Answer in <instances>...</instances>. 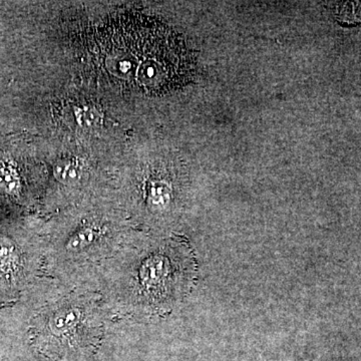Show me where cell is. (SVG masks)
I'll list each match as a JSON object with an SVG mask.
<instances>
[{
	"mask_svg": "<svg viewBox=\"0 0 361 361\" xmlns=\"http://www.w3.org/2000/svg\"><path fill=\"white\" fill-rule=\"evenodd\" d=\"M96 304L71 296L42 315L37 339L40 348L54 357L80 358L96 345L99 334Z\"/></svg>",
	"mask_w": 361,
	"mask_h": 361,
	"instance_id": "cell-3",
	"label": "cell"
},
{
	"mask_svg": "<svg viewBox=\"0 0 361 361\" xmlns=\"http://www.w3.org/2000/svg\"><path fill=\"white\" fill-rule=\"evenodd\" d=\"M87 49L89 70L118 89L161 96L188 84L195 73L193 54L182 37L152 18H111Z\"/></svg>",
	"mask_w": 361,
	"mask_h": 361,
	"instance_id": "cell-1",
	"label": "cell"
},
{
	"mask_svg": "<svg viewBox=\"0 0 361 361\" xmlns=\"http://www.w3.org/2000/svg\"><path fill=\"white\" fill-rule=\"evenodd\" d=\"M54 176L56 180L66 186H75L82 182L84 171L78 161L73 159L61 160L54 165Z\"/></svg>",
	"mask_w": 361,
	"mask_h": 361,
	"instance_id": "cell-6",
	"label": "cell"
},
{
	"mask_svg": "<svg viewBox=\"0 0 361 361\" xmlns=\"http://www.w3.org/2000/svg\"><path fill=\"white\" fill-rule=\"evenodd\" d=\"M25 268L23 255L18 245L7 239H0V276L8 283L16 281Z\"/></svg>",
	"mask_w": 361,
	"mask_h": 361,
	"instance_id": "cell-5",
	"label": "cell"
},
{
	"mask_svg": "<svg viewBox=\"0 0 361 361\" xmlns=\"http://www.w3.org/2000/svg\"><path fill=\"white\" fill-rule=\"evenodd\" d=\"M122 243V231L111 221L89 218L54 237L47 246V260L54 272L71 277L108 262Z\"/></svg>",
	"mask_w": 361,
	"mask_h": 361,
	"instance_id": "cell-4",
	"label": "cell"
},
{
	"mask_svg": "<svg viewBox=\"0 0 361 361\" xmlns=\"http://www.w3.org/2000/svg\"><path fill=\"white\" fill-rule=\"evenodd\" d=\"M110 260L109 292L133 311L152 312L170 307L184 295L194 274L189 249L176 240L123 245Z\"/></svg>",
	"mask_w": 361,
	"mask_h": 361,
	"instance_id": "cell-2",
	"label": "cell"
}]
</instances>
